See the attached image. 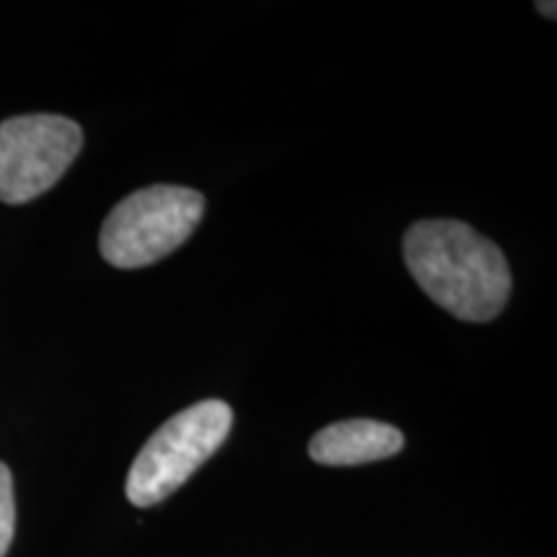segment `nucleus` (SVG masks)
<instances>
[{"instance_id":"nucleus-3","label":"nucleus","mask_w":557,"mask_h":557,"mask_svg":"<svg viewBox=\"0 0 557 557\" xmlns=\"http://www.w3.org/2000/svg\"><path fill=\"white\" fill-rule=\"evenodd\" d=\"M233 429V408L209 398L181 410L152 434L132 462L127 498L148 508L165 500L218 451Z\"/></svg>"},{"instance_id":"nucleus-5","label":"nucleus","mask_w":557,"mask_h":557,"mask_svg":"<svg viewBox=\"0 0 557 557\" xmlns=\"http://www.w3.org/2000/svg\"><path fill=\"white\" fill-rule=\"evenodd\" d=\"M406 447L400 429L374 418H346L320 429L310 438L308 451L318 465L325 468H357V465L380 462L395 457Z\"/></svg>"},{"instance_id":"nucleus-4","label":"nucleus","mask_w":557,"mask_h":557,"mask_svg":"<svg viewBox=\"0 0 557 557\" xmlns=\"http://www.w3.org/2000/svg\"><path fill=\"white\" fill-rule=\"evenodd\" d=\"M83 148L78 122L24 114L0 122V201L26 205L50 191Z\"/></svg>"},{"instance_id":"nucleus-1","label":"nucleus","mask_w":557,"mask_h":557,"mask_svg":"<svg viewBox=\"0 0 557 557\" xmlns=\"http://www.w3.org/2000/svg\"><path fill=\"white\" fill-rule=\"evenodd\" d=\"M410 276L465 323H491L511 297V269L496 243L459 220H418L403 235Z\"/></svg>"},{"instance_id":"nucleus-7","label":"nucleus","mask_w":557,"mask_h":557,"mask_svg":"<svg viewBox=\"0 0 557 557\" xmlns=\"http://www.w3.org/2000/svg\"><path fill=\"white\" fill-rule=\"evenodd\" d=\"M537 9H540L542 16H547L549 21H555V16H557V13H555V3H537Z\"/></svg>"},{"instance_id":"nucleus-2","label":"nucleus","mask_w":557,"mask_h":557,"mask_svg":"<svg viewBox=\"0 0 557 557\" xmlns=\"http://www.w3.org/2000/svg\"><path fill=\"white\" fill-rule=\"evenodd\" d=\"M205 205V194L189 186L156 184L132 191L103 220V261L116 269H145L163 261L191 238Z\"/></svg>"},{"instance_id":"nucleus-6","label":"nucleus","mask_w":557,"mask_h":557,"mask_svg":"<svg viewBox=\"0 0 557 557\" xmlns=\"http://www.w3.org/2000/svg\"><path fill=\"white\" fill-rule=\"evenodd\" d=\"M13 532H16V496H13V475L0 462V557L9 553Z\"/></svg>"}]
</instances>
